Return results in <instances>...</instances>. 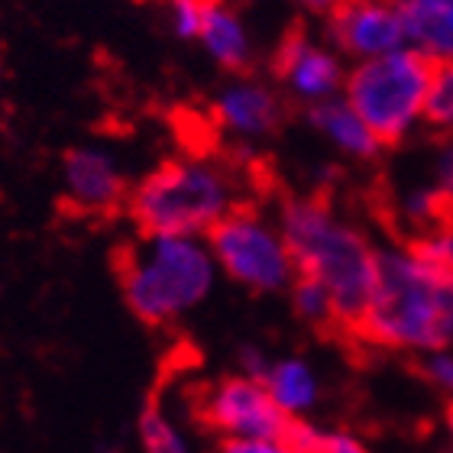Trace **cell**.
Returning <instances> with one entry per match:
<instances>
[{"label":"cell","mask_w":453,"mask_h":453,"mask_svg":"<svg viewBox=\"0 0 453 453\" xmlns=\"http://www.w3.org/2000/svg\"><path fill=\"white\" fill-rule=\"evenodd\" d=\"M282 240L295 273L327 288L334 324L357 331L379 282V253L357 226L343 224L321 198H295L282 208Z\"/></svg>","instance_id":"obj_1"},{"label":"cell","mask_w":453,"mask_h":453,"mask_svg":"<svg viewBox=\"0 0 453 453\" xmlns=\"http://www.w3.org/2000/svg\"><path fill=\"white\" fill-rule=\"evenodd\" d=\"M357 334L388 349L441 353L453 343V273L411 250L379 253V282Z\"/></svg>","instance_id":"obj_2"},{"label":"cell","mask_w":453,"mask_h":453,"mask_svg":"<svg viewBox=\"0 0 453 453\" xmlns=\"http://www.w3.org/2000/svg\"><path fill=\"white\" fill-rule=\"evenodd\" d=\"M123 295L146 324H169L208 298L214 256L198 236H146L123 256Z\"/></svg>","instance_id":"obj_3"},{"label":"cell","mask_w":453,"mask_h":453,"mask_svg":"<svg viewBox=\"0 0 453 453\" xmlns=\"http://www.w3.org/2000/svg\"><path fill=\"white\" fill-rule=\"evenodd\" d=\"M234 208V181L226 169L201 156L159 165L130 198V214L146 236L208 234Z\"/></svg>","instance_id":"obj_4"},{"label":"cell","mask_w":453,"mask_h":453,"mask_svg":"<svg viewBox=\"0 0 453 453\" xmlns=\"http://www.w3.org/2000/svg\"><path fill=\"white\" fill-rule=\"evenodd\" d=\"M434 58L418 49H395L386 56L357 62L343 81V101L369 127L379 146L405 140L425 117L427 81Z\"/></svg>","instance_id":"obj_5"},{"label":"cell","mask_w":453,"mask_h":453,"mask_svg":"<svg viewBox=\"0 0 453 453\" xmlns=\"http://www.w3.org/2000/svg\"><path fill=\"white\" fill-rule=\"evenodd\" d=\"M211 256L234 282L253 288V292H279L292 285L295 263L285 246L282 234H275L273 224H265L256 211L236 204L226 218L208 230Z\"/></svg>","instance_id":"obj_6"},{"label":"cell","mask_w":453,"mask_h":453,"mask_svg":"<svg viewBox=\"0 0 453 453\" xmlns=\"http://www.w3.org/2000/svg\"><path fill=\"white\" fill-rule=\"evenodd\" d=\"M201 418L226 441H282L292 418L275 405L263 382L224 379L201 398Z\"/></svg>","instance_id":"obj_7"},{"label":"cell","mask_w":453,"mask_h":453,"mask_svg":"<svg viewBox=\"0 0 453 453\" xmlns=\"http://www.w3.org/2000/svg\"><path fill=\"white\" fill-rule=\"evenodd\" d=\"M331 36L359 62L408 46L395 0H340L331 10Z\"/></svg>","instance_id":"obj_8"},{"label":"cell","mask_w":453,"mask_h":453,"mask_svg":"<svg viewBox=\"0 0 453 453\" xmlns=\"http://www.w3.org/2000/svg\"><path fill=\"white\" fill-rule=\"evenodd\" d=\"M275 75L288 88V95L304 104H321L343 91L347 72L340 58L318 46L304 29H288L275 52Z\"/></svg>","instance_id":"obj_9"},{"label":"cell","mask_w":453,"mask_h":453,"mask_svg":"<svg viewBox=\"0 0 453 453\" xmlns=\"http://www.w3.org/2000/svg\"><path fill=\"white\" fill-rule=\"evenodd\" d=\"M65 191L78 208L111 211L123 198V172L104 150H72L65 156Z\"/></svg>","instance_id":"obj_10"},{"label":"cell","mask_w":453,"mask_h":453,"mask_svg":"<svg viewBox=\"0 0 453 453\" xmlns=\"http://www.w3.org/2000/svg\"><path fill=\"white\" fill-rule=\"evenodd\" d=\"M218 120L224 123V130L256 140L279 127L282 101L259 81H234L218 97Z\"/></svg>","instance_id":"obj_11"},{"label":"cell","mask_w":453,"mask_h":453,"mask_svg":"<svg viewBox=\"0 0 453 453\" xmlns=\"http://www.w3.org/2000/svg\"><path fill=\"white\" fill-rule=\"evenodd\" d=\"M405 39L434 62H453V0H395Z\"/></svg>","instance_id":"obj_12"},{"label":"cell","mask_w":453,"mask_h":453,"mask_svg":"<svg viewBox=\"0 0 453 453\" xmlns=\"http://www.w3.org/2000/svg\"><path fill=\"white\" fill-rule=\"evenodd\" d=\"M198 39L204 42L208 56L226 72H243L250 65V39H246L243 19L224 0H208Z\"/></svg>","instance_id":"obj_13"},{"label":"cell","mask_w":453,"mask_h":453,"mask_svg":"<svg viewBox=\"0 0 453 453\" xmlns=\"http://www.w3.org/2000/svg\"><path fill=\"white\" fill-rule=\"evenodd\" d=\"M311 123L327 136V140L343 150L347 156H357V159H369L376 156L379 142L376 136L369 133V127L357 117V111L343 101V97H331V101H321L308 111Z\"/></svg>","instance_id":"obj_14"},{"label":"cell","mask_w":453,"mask_h":453,"mask_svg":"<svg viewBox=\"0 0 453 453\" xmlns=\"http://www.w3.org/2000/svg\"><path fill=\"white\" fill-rule=\"evenodd\" d=\"M263 386H265V392H269V398H273L288 418L314 408L318 392H321L314 369L308 366L304 359H275V363H269V369H265V376H263Z\"/></svg>","instance_id":"obj_15"},{"label":"cell","mask_w":453,"mask_h":453,"mask_svg":"<svg viewBox=\"0 0 453 453\" xmlns=\"http://www.w3.org/2000/svg\"><path fill=\"white\" fill-rule=\"evenodd\" d=\"M140 441L146 453H191L188 441L159 405H146L140 415Z\"/></svg>","instance_id":"obj_16"},{"label":"cell","mask_w":453,"mask_h":453,"mask_svg":"<svg viewBox=\"0 0 453 453\" xmlns=\"http://www.w3.org/2000/svg\"><path fill=\"white\" fill-rule=\"evenodd\" d=\"M425 120L437 130H453V62H434L425 97Z\"/></svg>","instance_id":"obj_17"},{"label":"cell","mask_w":453,"mask_h":453,"mask_svg":"<svg viewBox=\"0 0 453 453\" xmlns=\"http://www.w3.org/2000/svg\"><path fill=\"white\" fill-rule=\"evenodd\" d=\"M292 304L298 318H304L308 324H334V304L331 295L318 279L311 275H298L292 279Z\"/></svg>","instance_id":"obj_18"},{"label":"cell","mask_w":453,"mask_h":453,"mask_svg":"<svg viewBox=\"0 0 453 453\" xmlns=\"http://www.w3.org/2000/svg\"><path fill=\"white\" fill-rule=\"evenodd\" d=\"M165 4H169V23L175 29V36L198 39L208 0H165Z\"/></svg>","instance_id":"obj_19"},{"label":"cell","mask_w":453,"mask_h":453,"mask_svg":"<svg viewBox=\"0 0 453 453\" xmlns=\"http://www.w3.org/2000/svg\"><path fill=\"white\" fill-rule=\"evenodd\" d=\"M425 372L434 386H441L447 395H453V357L450 353H444V349H441V353H431L425 363Z\"/></svg>","instance_id":"obj_20"},{"label":"cell","mask_w":453,"mask_h":453,"mask_svg":"<svg viewBox=\"0 0 453 453\" xmlns=\"http://www.w3.org/2000/svg\"><path fill=\"white\" fill-rule=\"evenodd\" d=\"M224 453H298L285 441H226Z\"/></svg>","instance_id":"obj_21"},{"label":"cell","mask_w":453,"mask_h":453,"mask_svg":"<svg viewBox=\"0 0 453 453\" xmlns=\"http://www.w3.org/2000/svg\"><path fill=\"white\" fill-rule=\"evenodd\" d=\"M434 172H437V185H434V188L441 191L447 201H453V140L447 142L444 150H441Z\"/></svg>","instance_id":"obj_22"},{"label":"cell","mask_w":453,"mask_h":453,"mask_svg":"<svg viewBox=\"0 0 453 453\" xmlns=\"http://www.w3.org/2000/svg\"><path fill=\"white\" fill-rule=\"evenodd\" d=\"M321 453H369V450L349 434H324Z\"/></svg>","instance_id":"obj_23"},{"label":"cell","mask_w":453,"mask_h":453,"mask_svg":"<svg viewBox=\"0 0 453 453\" xmlns=\"http://www.w3.org/2000/svg\"><path fill=\"white\" fill-rule=\"evenodd\" d=\"M308 10H318V13H331L334 7H337L340 0H302Z\"/></svg>","instance_id":"obj_24"},{"label":"cell","mask_w":453,"mask_h":453,"mask_svg":"<svg viewBox=\"0 0 453 453\" xmlns=\"http://www.w3.org/2000/svg\"><path fill=\"white\" fill-rule=\"evenodd\" d=\"M447 427H450V437H453V405L447 408Z\"/></svg>","instance_id":"obj_25"}]
</instances>
